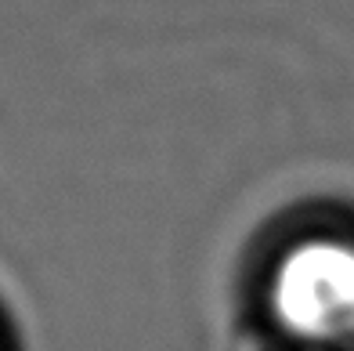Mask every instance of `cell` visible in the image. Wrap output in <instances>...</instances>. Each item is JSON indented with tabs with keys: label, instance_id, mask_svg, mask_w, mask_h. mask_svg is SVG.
Instances as JSON below:
<instances>
[{
	"label": "cell",
	"instance_id": "cell-1",
	"mask_svg": "<svg viewBox=\"0 0 354 351\" xmlns=\"http://www.w3.org/2000/svg\"><path fill=\"white\" fill-rule=\"evenodd\" d=\"M239 318L261 351H354V206L315 199L257 232Z\"/></svg>",
	"mask_w": 354,
	"mask_h": 351
},
{
	"label": "cell",
	"instance_id": "cell-2",
	"mask_svg": "<svg viewBox=\"0 0 354 351\" xmlns=\"http://www.w3.org/2000/svg\"><path fill=\"white\" fill-rule=\"evenodd\" d=\"M0 351H15V341H11V333L4 326V318H0Z\"/></svg>",
	"mask_w": 354,
	"mask_h": 351
},
{
	"label": "cell",
	"instance_id": "cell-3",
	"mask_svg": "<svg viewBox=\"0 0 354 351\" xmlns=\"http://www.w3.org/2000/svg\"><path fill=\"white\" fill-rule=\"evenodd\" d=\"M246 351H261V348H246Z\"/></svg>",
	"mask_w": 354,
	"mask_h": 351
}]
</instances>
